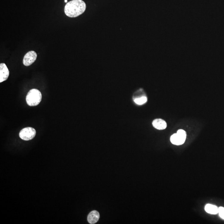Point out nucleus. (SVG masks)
Wrapping results in <instances>:
<instances>
[{
  "label": "nucleus",
  "mask_w": 224,
  "mask_h": 224,
  "mask_svg": "<svg viewBox=\"0 0 224 224\" xmlns=\"http://www.w3.org/2000/svg\"><path fill=\"white\" fill-rule=\"evenodd\" d=\"M186 138V132L183 130H179L176 133L172 135L170 138V141L174 145H180L184 143Z\"/></svg>",
  "instance_id": "obj_3"
},
{
  "label": "nucleus",
  "mask_w": 224,
  "mask_h": 224,
  "mask_svg": "<svg viewBox=\"0 0 224 224\" xmlns=\"http://www.w3.org/2000/svg\"><path fill=\"white\" fill-rule=\"evenodd\" d=\"M9 76V71L6 64H0V83L6 81Z\"/></svg>",
  "instance_id": "obj_6"
},
{
  "label": "nucleus",
  "mask_w": 224,
  "mask_h": 224,
  "mask_svg": "<svg viewBox=\"0 0 224 224\" xmlns=\"http://www.w3.org/2000/svg\"><path fill=\"white\" fill-rule=\"evenodd\" d=\"M134 102L136 104L139 105H141L145 103L147 101V99L146 97H140V98L136 99L133 100Z\"/></svg>",
  "instance_id": "obj_10"
},
{
  "label": "nucleus",
  "mask_w": 224,
  "mask_h": 224,
  "mask_svg": "<svg viewBox=\"0 0 224 224\" xmlns=\"http://www.w3.org/2000/svg\"><path fill=\"white\" fill-rule=\"evenodd\" d=\"M64 2H65V3H67V0H64Z\"/></svg>",
  "instance_id": "obj_12"
},
{
  "label": "nucleus",
  "mask_w": 224,
  "mask_h": 224,
  "mask_svg": "<svg viewBox=\"0 0 224 224\" xmlns=\"http://www.w3.org/2000/svg\"><path fill=\"white\" fill-rule=\"evenodd\" d=\"M153 125L155 128L159 130H164L167 127V122L161 119H155L153 121Z\"/></svg>",
  "instance_id": "obj_8"
},
{
  "label": "nucleus",
  "mask_w": 224,
  "mask_h": 224,
  "mask_svg": "<svg viewBox=\"0 0 224 224\" xmlns=\"http://www.w3.org/2000/svg\"><path fill=\"white\" fill-rule=\"evenodd\" d=\"M205 210L209 214H215L218 213V208L216 206L210 204H208L205 206Z\"/></svg>",
  "instance_id": "obj_9"
},
{
  "label": "nucleus",
  "mask_w": 224,
  "mask_h": 224,
  "mask_svg": "<svg viewBox=\"0 0 224 224\" xmlns=\"http://www.w3.org/2000/svg\"><path fill=\"white\" fill-rule=\"evenodd\" d=\"M100 218V214L98 211H93L88 214L87 220L90 224L96 223L99 221Z\"/></svg>",
  "instance_id": "obj_7"
},
{
  "label": "nucleus",
  "mask_w": 224,
  "mask_h": 224,
  "mask_svg": "<svg viewBox=\"0 0 224 224\" xmlns=\"http://www.w3.org/2000/svg\"><path fill=\"white\" fill-rule=\"evenodd\" d=\"M218 213L219 216L221 218L224 220V208L223 207H220L218 208Z\"/></svg>",
  "instance_id": "obj_11"
},
{
  "label": "nucleus",
  "mask_w": 224,
  "mask_h": 224,
  "mask_svg": "<svg viewBox=\"0 0 224 224\" xmlns=\"http://www.w3.org/2000/svg\"><path fill=\"white\" fill-rule=\"evenodd\" d=\"M42 95L40 91L37 89H32L27 93L26 101L27 105L30 106L38 105L42 101Z\"/></svg>",
  "instance_id": "obj_2"
},
{
  "label": "nucleus",
  "mask_w": 224,
  "mask_h": 224,
  "mask_svg": "<svg viewBox=\"0 0 224 224\" xmlns=\"http://www.w3.org/2000/svg\"><path fill=\"white\" fill-rule=\"evenodd\" d=\"M37 54L34 51L28 52L24 56L23 59V64L25 66H29L32 65L36 61Z\"/></svg>",
  "instance_id": "obj_5"
},
{
  "label": "nucleus",
  "mask_w": 224,
  "mask_h": 224,
  "mask_svg": "<svg viewBox=\"0 0 224 224\" xmlns=\"http://www.w3.org/2000/svg\"><path fill=\"white\" fill-rule=\"evenodd\" d=\"M86 7V4L82 0H72L65 5L64 13L70 18H76L83 14Z\"/></svg>",
  "instance_id": "obj_1"
},
{
  "label": "nucleus",
  "mask_w": 224,
  "mask_h": 224,
  "mask_svg": "<svg viewBox=\"0 0 224 224\" xmlns=\"http://www.w3.org/2000/svg\"><path fill=\"white\" fill-rule=\"evenodd\" d=\"M36 131L33 128L27 127L24 128L20 131L19 137L23 140L28 141L31 140L35 136Z\"/></svg>",
  "instance_id": "obj_4"
}]
</instances>
